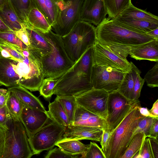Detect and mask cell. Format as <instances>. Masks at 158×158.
I'll return each mask as SVG.
<instances>
[{
  "label": "cell",
  "instance_id": "obj_1",
  "mask_svg": "<svg viewBox=\"0 0 158 158\" xmlns=\"http://www.w3.org/2000/svg\"><path fill=\"white\" fill-rule=\"evenodd\" d=\"M93 51L92 46L59 78L53 89V94L75 97L93 88L91 80Z\"/></svg>",
  "mask_w": 158,
  "mask_h": 158
},
{
  "label": "cell",
  "instance_id": "obj_2",
  "mask_svg": "<svg viewBox=\"0 0 158 158\" xmlns=\"http://www.w3.org/2000/svg\"><path fill=\"white\" fill-rule=\"evenodd\" d=\"M97 40L106 45L133 46L143 44L155 38L147 34L135 32L106 18L96 27Z\"/></svg>",
  "mask_w": 158,
  "mask_h": 158
},
{
  "label": "cell",
  "instance_id": "obj_3",
  "mask_svg": "<svg viewBox=\"0 0 158 158\" xmlns=\"http://www.w3.org/2000/svg\"><path fill=\"white\" fill-rule=\"evenodd\" d=\"M140 102L132 108L110 133L105 153L106 158H121L127 149L139 121L144 116L139 113Z\"/></svg>",
  "mask_w": 158,
  "mask_h": 158
},
{
  "label": "cell",
  "instance_id": "obj_4",
  "mask_svg": "<svg viewBox=\"0 0 158 158\" xmlns=\"http://www.w3.org/2000/svg\"><path fill=\"white\" fill-rule=\"evenodd\" d=\"M51 44L52 50L40 59L44 78H60L74 64L65 49L61 37L52 30L44 32Z\"/></svg>",
  "mask_w": 158,
  "mask_h": 158
},
{
  "label": "cell",
  "instance_id": "obj_5",
  "mask_svg": "<svg viewBox=\"0 0 158 158\" xmlns=\"http://www.w3.org/2000/svg\"><path fill=\"white\" fill-rule=\"evenodd\" d=\"M61 38L68 56L75 63L96 41V27L91 23L80 20Z\"/></svg>",
  "mask_w": 158,
  "mask_h": 158
},
{
  "label": "cell",
  "instance_id": "obj_6",
  "mask_svg": "<svg viewBox=\"0 0 158 158\" xmlns=\"http://www.w3.org/2000/svg\"><path fill=\"white\" fill-rule=\"evenodd\" d=\"M4 131L2 158H30L34 155L26 130L19 119L13 118L10 116Z\"/></svg>",
  "mask_w": 158,
  "mask_h": 158
},
{
  "label": "cell",
  "instance_id": "obj_7",
  "mask_svg": "<svg viewBox=\"0 0 158 158\" xmlns=\"http://www.w3.org/2000/svg\"><path fill=\"white\" fill-rule=\"evenodd\" d=\"M66 127L50 119L31 137L29 144L34 155L52 149L62 139Z\"/></svg>",
  "mask_w": 158,
  "mask_h": 158
},
{
  "label": "cell",
  "instance_id": "obj_8",
  "mask_svg": "<svg viewBox=\"0 0 158 158\" xmlns=\"http://www.w3.org/2000/svg\"><path fill=\"white\" fill-rule=\"evenodd\" d=\"M84 0H62L56 21L52 26L55 33L61 37L67 35L79 21Z\"/></svg>",
  "mask_w": 158,
  "mask_h": 158
},
{
  "label": "cell",
  "instance_id": "obj_9",
  "mask_svg": "<svg viewBox=\"0 0 158 158\" xmlns=\"http://www.w3.org/2000/svg\"><path fill=\"white\" fill-rule=\"evenodd\" d=\"M130 101L117 91L109 94L107 116V130L111 132L119 124L132 108L139 102Z\"/></svg>",
  "mask_w": 158,
  "mask_h": 158
},
{
  "label": "cell",
  "instance_id": "obj_10",
  "mask_svg": "<svg viewBox=\"0 0 158 158\" xmlns=\"http://www.w3.org/2000/svg\"><path fill=\"white\" fill-rule=\"evenodd\" d=\"M125 73L111 67L93 65L91 76L92 88L103 89L109 94L117 91Z\"/></svg>",
  "mask_w": 158,
  "mask_h": 158
},
{
  "label": "cell",
  "instance_id": "obj_11",
  "mask_svg": "<svg viewBox=\"0 0 158 158\" xmlns=\"http://www.w3.org/2000/svg\"><path fill=\"white\" fill-rule=\"evenodd\" d=\"M120 57L127 59L128 54L136 60H147L158 62V39L133 46L107 45Z\"/></svg>",
  "mask_w": 158,
  "mask_h": 158
},
{
  "label": "cell",
  "instance_id": "obj_12",
  "mask_svg": "<svg viewBox=\"0 0 158 158\" xmlns=\"http://www.w3.org/2000/svg\"><path fill=\"white\" fill-rule=\"evenodd\" d=\"M108 96L103 89L92 88L75 98L78 105L106 120Z\"/></svg>",
  "mask_w": 158,
  "mask_h": 158
},
{
  "label": "cell",
  "instance_id": "obj_13",
  "mask_svg": "<svg viewBox=\"0 0 158 158\" xmlns=\"http://www.w3.org/2000/svg\"><path fill=\"white\" fill-rule=\"evenodd\" d=\"M93 48V65L111 67L124 73L131 71L130 62L118 56L106 45L97 40Z\"/></svg>",
  "mask_w": 158,
  "mask_h": 158
},
{
  "label": "cell",
  "instance_id": "obj_14",
  "mask_svg": "<svg viewBox=\"0 0 158 158\" xmlns=\"http://www.w3.org/2000/svg\"><path fill=\"white\" fill-rule=\"evenodd\" d=\"M50 118L48 111L24 106L19 119L26 130L28 138L46 124Z\"/></svg>",
  "mask_w": 158,
  "mask_h": 158
},
{
  "label": "cell",
  "instance_id": "obj_15",
  "mask_svg": "<svg viewBox=\"0 0 158 158\" xmlns=\"http://www.w3.org/2000/svg\"><path fill=\"white\" fill-rule=\"evenodd\" d=\"M107 14L103 0H84L80 19L97 26L106 18Z\"/></svg>",
  "mask_w": 158,
  "mask_h": 158
},
{
  "label": "cell",
  "instance_id": "obj_16",
  "mask_svg": "<svg viewBox=\"0 0 158 158\" xmlns=\"http://www.w3.org/2000/svg\"><path fill=\"white\" fill-rule=\"evenodd\" d=\"M25 28L30 44L27 49L40 61L42 56L51 51V44L44 32L27 24Z\"/></svg>",
  "mask_w": 158,
  "mask_h": 158
},
{
  "label": "cell",
  "instance_id": "obj_17",
  "mask_svg": "<svg viewBox=\"0 0 158 158\" xmlns=\"http://www.w3.org/2000/svg\"><path fill=\"white\" fill-rule=\"evenodd\" d=\"M102 129L78 125H70L65 129L62 139H89L100 142Z\"/></svg>",
  "mask_w": 158,
  "mask_h": 158
},
{
  "label": "cell",
  "instance_id": "obj_18",
  "mask_svg": "<svg viewBox=\"0 0 158 158\" xmlns=\"http://www.w3.org/2000/svg\"><path fill=\"white\" fill-rule=\"evenodd\" d=\"M73 125L107 130V125L105 119L79 105L75 113Z\"/></svg>",
  "mask_w": 158,
  "mask_h": 158
},
{
  "label": "cell",
  "instance_id": "obj_19",
  "mask_svg": "<svg viewBox=\"0 0 158 158\" xmlns=\"http://www.w3.org/2000/svg\"><path fill=\"white\" fill-rule=\"evenodd\" d=\"M20 79L13 69L9 58L0 55V85L9 87L19 85Z\"/></svg>",
  "mask_w": 158,
  "mask_h": 158
},
{
  "label": "cell",
  "instance_id": "obj_20",
  "mask_svg": "<svg viewBox=\"0 0 158 158\" xmlns=\"http://www.w3.org/2000/svg\"><path fill=\"white\" fill-rule=\"evenodd\" d=\"M35 7L52 26L54 23L62 3V0H33Z\"/></svg>",
  "mask_w": 158,
  "mask_h": 158
},
{
  "label": "cell",
  "instance_id": "obj_21",
  "mask_svg": "<svg viewBox=\"0 0 158 158\" xmlns=\"http://www.w3.org/2000/svg\"><path fill=\"white\" fill-rule=\"evenodd\" d=\"M112 19L124 27L139 33H147L158 28V23L129 19L119 15Z\"/></svg>",
  "mask_w": 158,
  "mask_h": 158
},
{
  "label": "cell",
  "instance_id": "obj_22",
  "mask_svg": "<svg viewBox=\"0 0 158 158\" xmlns=\"http://www.w3.org/2000/svg\"><path fill=\"white\" fill-rule=\"evenodd\" d=\"M12 91L24 106L46 111L39 99L25 88L20 85L9 87Z\"/></svg>",
  "mask_w": 158,
  "mask_h": 158
},
{
  "label": "cell",
  "instance_id": "obj_23",
  "mask_svg": "<svg viewBox=\"0 0 158 158\" xmlns=\"http://www.w3.org/2000/svg\"><path fill=\"white\" fill-rule=\"evenodd\" d=\"M0 18L11 31H16L25 27V24L19 19L9 1L0 8Z\"/></svg>",
  "mask_w": 158,
  "mask_h": 158
},
{
  "label": "cell",
  "instance_id": "obj_24",
  "mask_svg": "<svg viewBox=\"0 0 158 158\" xmlns=\"http://www.w3.org/2000/svg\"><path fill=\"white\" fill-rule=\"evenodd\" d=\"M130 62L131 69L129 72L125 73L117 91L129 100L134 101V83L136 73L139 69L132 62Z\"/></svg>",
  "mask_w": 158,
  "mask_h": 158
},
{
  "label": "cell",
  "instance_id": "obj_25",
  "mask_svg": "<svg viewBox=\"0 0 158 158\" xmlns=\"http://www.w3.org/2000/svg\"><path fill=\"white\" fill-rule=\"evenodd\" d=\"M118 15L129 19L158 23L157 16L145 10L138 8L132 4Z\"/></svg>",
  "mask_w": 158,
  "mask_h": 158
},
{
  "label": "cell",
  "instance_id": "obj_26",
  "mask_svg": "<svg viewBox=\"0 0 158 158\" xmlns=\"http://www.w3.org/2000/svg\"><path fill=\"white\" fill-rule=\"evenodd\" d=\"M26 24L44 32H48L52 29V26L36 7L32 8L29 12L27 18Z\"/></svg>",
  "mask_w": 158,
  "mask_h": 158
},
{
  "label": "cell",
  "instance_id": "obj_27",
  "mask_svg": "<svg viewBox=\"0 0 158 158\" xmlns=\"http://www.w3.org/2000/svg\"><path fill=\"white\" fill-rule=\"evenodd\" d=\"M48 112L51 119L66 128L70 124L66 114L60 102L56 98L50 102Z\"/></svg>",
  "mask_w": 158,
  "mask_h": 158
},
{
  "label": "cell",
  "instance_id": "obj_28",
  "mask_svg": "<svg viewBox=\"0 0 158 158\" xmlns=\"http://www.w3.org/2000/svg\"><path fill=\"white\" fill-rule=\"evenodd\" d=\"M55 146L68 154L82 156L87 151L89 144H85L77 140L62 139L56 143Z\"/></svg>",
  "mask_w": 158,
  "mask_h": 158
},
{
  "label": "cell",
  "instance_id": "obj_29",
  "mask_svg": "<svg viewBox=\"0 0 158 158\" xmlns=\"http://www.w3.org/2000/svg\"><path fill=\"white\" fill-rule=\"evenodd\" d=\"M20 20L26 24L27 16L31 10L36 7L33 0H9Z\"/></svg>",
  "mask_w": 158,
  "mask_h": 158
},
{
  "label": "cell",
  "instance_id": "obj_30",
  "mask_svg": "<svg viewBox=\"0 0 158 158\" xmlns=\"http://www.w3.org/2000/svg\"><path fill=\"white\" fill-rule=\"evenodd\" d=\"M108 18H114L131 4V0H103Z\"/></svg>",
  "mask_w": 158,
  "mask_h": 158
},
{
  "label": "cell",
  "instance_id": "obj_31",
  "mask_svg": "<svg viewBox=\"0 0 158 158\" xmlns=\"http://www.w3.org/2000/svg\"><path fill=\"white\" fill-rule=\"evenodd\" d=\"M8 90V93L6 106L8 113L12 118L19 119L24 106L14 93L10 90Z\"/></svg>",
  "mask_w": 158,
  "mask_h": 158
},
{
  "label": "cell",
  "instance_id": "obj_32",
  "mask_svg": "<svg viewBox=\"0 0 158 158\" xmlns=\"http://www.w3.org/2000/svg\"><path fill=\"white\" fill-rule=\"evenodd\" d=\"M146 138V137L145 134L142 132L134 135L121 158H133L140 149Z\"/></svg>",
  "mask_w": 158,
  "mask_h": 158
},
{
  "label": "cell",
  "instance_id": "obj_33",
  "mask_svg": "<svg viewBox=\"0 0 158 158\" xmlns=\"http://www.w3.org/2000/svg\"><path fill=\"white\" fill-rule=\"evenodd\" d=\"M56 98L62 104L68 117L70 125H72L75 113L78 105L75 97L56 96Z\"/></svg>",
  "mask_w": 158,
  "mask_h": 158
},
{
  "label": "cell",
  "instance_id": "obj_34",
  "mask_svg": "<svg viewBox=\"0 0 158 158\" xmlns=\"http://www.w3.org/2000/svg\"><path fill=\"white\" fill-rule=\"evenodd\" d=\"M58 79L54 77L44 78L39 90L40 95L46 99L51 98Z\"/></svg>",
  "mask_w": 158,
  "mask_h": 158
},
{
  "label": "cell",
  "instance_id": "obj_35",
  "mask_svg": "<svg viewBox=\"0 0 158 158\" xmlns=\"http://www.w3.org/2000/svg\"><path fill=\"white\" fill-rule=\"evenodd\" d=\"M154 118L150 117H144L139 122L133 134L142 132L144 133L146 137H149Z\"/></svg>",
  "mask_w": 158,
  "mask_h": 158
},
{
  "label": "cell",
  "instance_id": "obj_36",
  "mask_svg": "<svg viewBox=\"0 0 158 158\" xmlns=\"http://www.w3.org/2000/svg\"><path fill=\"white\" fill-rule=\"evenodd\" d=\"M0 39L17 45L22 48H27V46L17 36L15 32L11 30L0 31Z\"/></svg>",
  "mask_w": 158,
  "mask_h": 158
},
{
  "label": "cell",
  "instance_id": "obj_37",
  "mask_svg": "<svg viewBox=\"0 0 158 158\" xmlns=\"http://www.w3.org/2000/svg\"><path fill=\"white\" fill-rule=\"evenodd\" d=\"M81 158H106V157L102 148L96 143L90 142L87 151Z\"/></svg>",
  "mask_w": 158,
  "mask_h": 158
},
{
  "label": "cell",
  "instance_id": "obj_38",
  "mask_svg": "<svg viewBox=\"0 0 158 158\" xmlns=\"http://www.w3.org/2000/svg\"><path fill=\"white\" fill-rule=\"evenodd\" d=\"M148 86L154 88L158 86V62L145 75L144 79Z\"/></svg>",
  "mask_w": 158,
  "mask_h": 158
},
{
  "label": "cell",
  "instance_id": "obj_39",
  "mask_svg": "<svg viewBox=\"0 0 158 158\" xmlns=\"http://www.w3.org/2000/svg\"><path fill=\"white\" fill-rule=\"evenodd\" d=\"M80 155L68 154L59 147H56L49 151L45 156V158H81Z\"/></svg>",
  "mask_w": 158,
  "mask_h": 158
},
{
  "label": "cell",
  "instance_id": "obj_40",
  "mask_svg": "<svg viewBox=\"0 0 158 158\" xmlns=\"http://www.w3.org/2000/svg\"><path fill=\"white\" fill-rule=\"evenodd\" d=\"M133 158H154L148 138H146L140 149Z\"/></svg>",
  "mask_w": 158,
  "mask_h": 158
},
{
  "label": "cell",
  "instance_id": "obj_41",
  "mask_svg": "<svg viewBox=\"0 0 158 158\" xmlns=\"http://www.w3.org/2000/svg\"><path fill=\"white\" fill-rule=\"evenodd\" d=\"M141 71L139 69L136 73L135 80L134 91V100L137 101L140 96L141 90L144 84L145 81L140 76Z\"/></svg>",
  "mask_w": 158,
  "mask_h": 158
},
{
  "label": "cell",
  "instance_id": "obj_42",
  "mask_svg": "<svg viewBox=\"0 0 158 158\" xmlns=\"http://www.w3.org/2000/svg\"><path fill=\"white\" fill-rule=\"evenodd\" d=\"M10 116L6 105L0 108V128L5 129Z\"/></svg>",
  "mask_w": 158,
  "mask_h": 158
},
{
  "label": "cell",
  "instance_id": "obj_43",
  "mask_svg": "<svg viewBox=\"0 0 158 158\" xmlns=\"http://www.w3.org/2000/svg\"><path fill=\"white\" fill-rule=\"evenodd\" d=\"M110 133V132L107 130H102V133L100 142L102 146V149L104 154L108 146Z\"/></svg>",
  "mask_w": 158,
  "mask_h": 158
},
{
  "label": "cell",
  "instance_id": "obj_44",
  "mask_svg": "<svg viewBox=\"0 0 158 158\" xmlns=\"http://www.w3.org/2000/svg\"><path fill=\"white\" fill-rule=\"evenodd\" d=\"M17 36L27 47L30 44L25 27L16 31H14Z\"/></svg>",
  "mask_w": 158,
  "mask_h": 158
},
{
  "label": "cell",
  "instance_id": "obj_45",
  "mask_svg": "<svg viewBox=\"0 0 158 158\" xmlns=\"http://www.w3.org/2000/svg\"><path fill=\"white\" fill-rule=\"evenodd\" d=\"M154 158H158V139L148 137Z\"/></svg>",
  "mask_w": 158,
  "mask_h": 158
},
{
  "label": "cell",
  "instance_id": "obj_46",
  "mask_svg": "<svg viewBox=\"0 0 158 158\" xmlns=\"http://www.w3.org/2000/svg\"><path fill=\"white\" fill-rule=\"evenodd\" d=\"M158 119L154 118L150 135L148 137L158 139Z\"/></svg>",
  "mask_w": 158,
  "mask_h": 158
},
{
  "label": "cell",
  "instance_id": "obj_47",
  "mask_svg": "<svg viewBox=\"0 0 158 158\" xmlns=\"http://www.w3.org/2000/svg\"><path fill=\"white\" fill-rule=\"evenodd\" d=\"M8 93V89L0 88V108L6 105Z\"/></svg>",
  "mask_w": 158,
  "mask_h": 158
},
{
  "label": "cell",
  "instance_id": "obj_48",
  "mask_svg": "<svg viewBox=\"0 0 158 158\" xmlns=\"http://www.w3.org/2000/svg\"><path fill=\"white\" fill-rule=\"evenodd\" d=\"M5 133L4 130L0 128V158H2L4 148Z\"/></svg>",
  "mask_w": 158,
  "mask_h": 158
},
{
  "label": "cell",
  "instance_id": "obj_49",
  "mask_svg": "<svg viewBox=\"0 0 158 158\" xmlns=\"http://www.w3.org/2000/svg\"><path fill=\"white\" fill-rule=\"evenodd\" d=\"M150 114L156 118L158 119V100L153 103L151 109L149 110Z\"/></svg>",
  "mask_w": 158,
  "mask_h": 158
},
{
  "label": "cell",
  "instance_id": "obj_50",
  "mask_svg": "<svg viewBox=\"0 0 158 158\" xmlns=\"http://www.w3.org/2000/svg\"><path fill=\"white\" fill-rule=\"evenodd\" d=\"M138 108L140 113L142 115L145 117H150L154 118L150 114L149 110L147 107H142L140 106Z\"/></svg>",
  "mask_w": 158,
  "mask_h": 158
},
{
  "label": "cell",
  "instance_id": "obj_51",
  "mask_svg": "<svg viewBox=\"0 0 158 158\" xmlns=\"http://www.w3.org/2000/svg\"><path fill=\"white\" fill-rule=\"evenodd\" d=\"M11 30L4 23L0 18V31H4Z\"/></svg>",
  "mask_w": 158,
  "mask_h": 158
},
{
  "label": "cell",
  "instance_id": "obj_52",
  "mask_svg": "<svg viewBox=\"0 0 158 158\" xmlns=\"http://www.w3.org/2000/svg\"><path fill=\"white\" fill-rule=\"evenodd\" d=\"M147 34L152 36L155 39H158V28L148 32Z\"/></svg>",
  "mask_w": 158,
  "mask_h": 158
},
{
  "label": "cell",
  "instance_id": "obj_53",
  "mask_svg": "<svg viewBox=\"0 0 158 158\" xmlns=\"http://www.w3.org/2000/svg\"><path fill=\"white\" fill-rule=\"evenodd\" d=\"M9 0H0V8H2Z\"/></svg>",
  "mask_w": 158,
  "mask_h": 158
}]
</instances>
